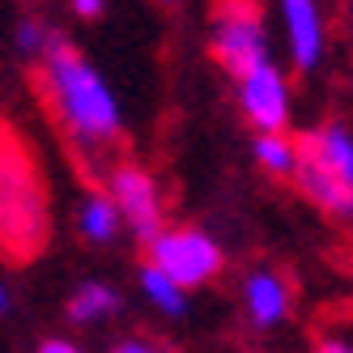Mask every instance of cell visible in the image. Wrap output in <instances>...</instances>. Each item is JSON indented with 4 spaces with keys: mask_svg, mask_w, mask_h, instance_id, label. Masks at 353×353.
Here are the masks:
<instances>
[{
    "mask_svg": "<svg viewBox=\"0 0 353 353\" xmlns=\"http://www.w3.org/2000/svg\"><path fill=\"white\" fill-rule=\"evenodd\" d=\"M9 307V294H5V285H0V311H5Z\"/></svg>",
    "mask_w": 353,
    "mask_h": 353,
    "instance_id": "d6986e66",
    "label": "cell"
},
{
    "mask_svg": "<svg viewBox=\"0 0 353 353\" xmlns=\"http://www.w3.org/2000/svg\"><path fill=\"white\" fill-rule=\"evenodd\" d=\"M39 353H81V349H77V345H68V341H47Z\"/></svg>",
    "mask_w": 353,
    "mask_h": 353,
    "instance_id": "ac0fdd59",
    "label": "cell"
},
{
    "mask_svg": "<svg viewBox=\"0 0 353 353\" xmlns=\"http://www.w3.org/2000/svg\"><path fill=\"white\" fill-rule=\"evenodd\" d=\"M47 39H52V30L39 26V21H21V26H17V47H21L26 56H43Z\"/></svg>",
    "mask_w": 353,
    "mask_h": 353,
    "instance_id": "5bb4252c",
    "label": "cell"
},
{
    "mask_svg": "<svg viewBox=\"0 0 353 353\" xmlns=\"http://www.w3.org/2000/svg\"><path fill=\"white\" fill-rule=\"evenodd\" d=\"M285 17V34H290V56L302 72H311L323 56V21L315 0H276Z\"/></svg>",
    "mask_w": 353,
    "mask_h": 353,
    "instance_id": "ba28073f",
    "label": "cell"
},
{
    "mask_svg": "<svg viewBox=\"0 0 353 353\" xmlns=\"http://www.w3.org/2000/svg\"><path fill=\"white\" fill-rule=\"evenodd\" d=\"M115 307H119V294H115L111 285H103V281H85L77 294L68 298V319L90 323V319L107 315V311H115Z\"/></svg>",
    "mask_w": 353,
    "mask_h": 353,
    "instance_id": "30bf717a",
    "label": "cell"
},
{
    "mask_svg": "<svg viewBox=\"0 0 353 353\" xmlns=\"http://www.w3.org/2000/svg\"><path fill=\"white\" fill-rule=\"evenodd\" d=\"M162 5H174V0H162Z\"/></svg>",
    "mask_w": 353,
    "mask_h": 353,
    "instance_id": "ffe728a7",
    "label": "cell"
},
{
    "mask_svg": "<svg viewBox=\"0 0 353 353\" xmlns=\"http://www.w3.org/2000/svg\"><path fill=\"white\" fill-rule=\"evenodd\" d=\"M239 107H243L247 123L260 137L285 132V123H290V85H285L281 68H276L272 60L239 81Z\"/></svg>",
    "mask_w": 353,
    "mask_h": 353,
    "instance_id": "8992f818",
    "label": "cell"
},
{
    "mask_svg": "<svg viewBox=\"0 0 353 353\" xmlns=\"http://www.w3.org/2000/svg\"><path fill=\"white\" fill-rule=\"evenodd\" d=\"M243 302H247L251 323L272 327V323H281L285 311H290V285L276 272H251L247 285H243Z\"/></svg>",
    "mask_w": 353,
    "mask_h": 353,
    "instance_id": "9c48e42d",
    "label": "cell"
},
{
    "mask_svg": "<svg viewBox=\"0 0 353 353\" xmlns=\"http://www.w3.org/2000/svg\"><path fill=\"white\" fill-rule=\"evenodd\" d=\"M315 353H353V345L341 336H323V341H315Z\"/></svg>",
    "mask_w": 353,
    "mask_h": 353,
    "instance_id": "9a60e30c",
    "label": "cell"
},
{
    "mask_svg": "<svg viewBox=\"0 0 353 353\" xmlns=\"http://www.w3.org/2000/svg\"><path fill=\"white\" fill-rule=\"evenodd\" d=\"M209 47H213V60L221 68H230L239 81L260 64H268V43H264V21L256 0H217Z\"/></svg>",
    "mask_w": 353,
    "mask_h": 353,
    "instance_id": "3957f363",
    "label": "cell"
},
{
    "mask_svg": "<svg viewBox=\"0 0 353 353\" xmlns=\"http://www.w3.org/2000/svg\"><path fill=\"white\" fill-rule=\"evenodd\" d=\"M115 230H119L115 205H111L107 196H90L85 205H81V234L90 243H107V239H115Z\"/></svg>",
    "mask_w": 353,
    "mask_h": 353,
    "instance_id": "8fae6325",
    "label": "cell"
},
{
    "mask_svg": "<svg viewBox=\"0 0 353 353\" xmlns=\"http://www.w3.org/2000/svg\"><path fill=\"white\" fill-rule=\"evenodd\" d=\"M111 205L115 213L123 217L137 230V239H154L162 234V196H158V183H154V174H149L145 166H132V162H123L111 170Z\"/></svg>",
    "mask_w": 353,
    "mask_h": 353,
    "instance_id": "5b68a950",
    "label": "cell"
},
{
    "mask_svg": "<svg viewBox=\"0 0 353 353\" xmlns=\"http://www.w3.org/2000/svg\"><path fill=\"white\" fill-rule=\"evenodd\" d=\"M149 264L166 272L179 290H196L221 272V247L205 230L179 225V230H162L149 239Z\"/></svg>",
    "mask_w": 353,
    "mask_h": 353,
    "instance_id": "277c9868",
    "label": "cell"
},
{
    "mask_svg": "<svg viewBox=\"0 0 353 353\" xmlns=\"http://www.w3.org/2000/svg\"><path fill=\"white\" fill-rule=\"evenodd\" d=\"M111 353H162L158 345H149V341H119Z\"/></svg>",
    "mask_w": 353,
    "mask_h": 353,
    "instance_id": "2e32d148",
    "label": "cell"
},
{
    "mask_svg": "<svg viewBox=\"0 0 353 353\" xmlns=\"http://www.w3.org/2000/svg\"><path fill=\"white\" fill-rule=\"evenodd\" d=\"M43 77L52 90L56 115L64 119L68 137L77 145H107L119 137V103L98 77V68L72 52V43L60 34L47 39L43 47Z\"/></svg>",
    "mask_w": 353,
    "mask_h": 353,
    "instance_id": "7a4b0ae2",
    "label": "cell"
},
{
    "mask_svg": "<svg viewBox=\"0 0 353 353\" xmlns=\"http://www.w3.org/2000/svg\"><path fill=\"white\" fill-rule=\"evenodd\" d=\"M47 243V188L26 137L0 123V256L9 264L34 260Z\"/></svg>",
    "mask_w": 353,
    "mask_h": 353,
    "instance_id": "6da1fadb",
    "label": "cell"
},
{
    "mask_svg": "<svg viewBox=\"0 0 353 353\" xmlns=\"http://www.w3.org/2000/svg\"><path fill=\"white\" fill-rule=\"evenodd\" d=\"M349 311H353V302H349Z\"/></svg>",
    "mask_w": 353,
    "mask_h": 353,
    "instance_id": "44dd1931",
    "label": "cell"
},
{
    "mask_svg": "<svg viewBox=\"0 0 353 353\" xmlns=\"http://www.w3.org/2000/svg\"><path fill=\"white\" fill-rule=\"evenodd\" d=\"M72 9H77V17H98L103 13V0H72Z\"/></svg>",
    "mask_w": 353,
    "mask_h": 353,
    "instance_id": "e0dca14e",
    "label": "cell"
},
{
    "mask_svg": "<svg viewBox=\"0 0 353 353\" xmlns=\"http://www.w3.org/2000/svg\"><path fill=\"white\" fill-rule=\"evenodd\" d=\"M294 158H298V149L285 132H276V137H256V162L272 174H294Z\"/></svg>",
    "mask_w": 353,
    "mask_h": 353,
    "instance_id": "4fadbf2b",
    "label": "cell"
},
{
    "mask_svg": "<svg viewBox=\"0 0 353 353\" xmlns=\"http://www.w3.org/2000/svg\"><path fill=\"white\" fill-rule=\"evenodd\" d=\"M141 290H145V298L154 302L158 311H166V315H183V307H188V302H183V290L174 285L166 272H158L154 264L141 268Z\"/></svg>",
    "mask_w": 353,
    "mask_h": 353,
    "instance_id": "7c38bea8",
    "label": "cell"
},
{
    "mask_svg": "<svg viewBox=\"0 0 353 353\" xmlns=\"http://www.w3.org/2000/svg\"><path fill=\"white\" fill-rule=\"evenodd\" d=\"M294 149H298V158H294V174H290V179L298 183V192L307 196L311 205H319L323 213H332V217H353V188H345L336 174L319 162V154L307 145V137H298Z\"/></svg>",
    "mask_w": 353,
    "mask_h": 353,
    "instance_id": "52a82bcc",
    "label": "cell"
}]
</instances>
